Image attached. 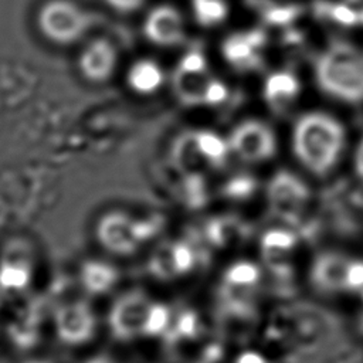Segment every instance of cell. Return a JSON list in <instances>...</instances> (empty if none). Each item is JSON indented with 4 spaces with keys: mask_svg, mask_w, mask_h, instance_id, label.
Masks as SVG:
<instances>
[{
    "mask_svg": "<svg viewBox=\"0 0 363 363\" xmlns=\"http://www.w3.org/2000/svg\"><path fill=\"white\" fill-rule=\"evenodd\" d=\"M320 86L329 94L346 99H363V55L347 44L333 45L318 62Z\"/></svg>",
    "mask_w": 363,
    "mask_h": 363,
    "instance_id": "cell-2",
    "label": "cell"
},
{
    "mask_svg": "<svg viewBox=\"0 0 363 363\" xmlns=\"http://www.w3.org/2000/svg\"><path fill=\"white\" fill-rule=\"evenodd\" d=\"M197 20L201 24H214L225 18L227 6L223 0H194Z\"/></svg>",
    "mask_w": 363,
    "mask_h": 363,
    "instance_id": "cell-22",
    "label": "cell"
},
{
    "mask_svg": "<svg viewBox=\"0 0 363 363\" xmlns=\"http://www.w3.org/2000/svg\"><path fill=\"white\" fill-rule=\"evenodd\" d=\"M54 328L58 339L69 346L89 342L96 330V318L85 301L62 303L54 313Z\"/></svg>",
    "mask_w": 363,
    "mask_h": 363,
    "instance_id": "cell-6",
    "label": "cell"
},
{
    "mask_svg": "<svg viewBox=\"0 0 363 363\" xmlns=\"http://www.w3.org/2000/svg\"><path fill=\"white\" fill-rule=\"evenodd\" d=\"M294 146L306 167L322 174L335 164L340 153L343 129L326 115H306L296 125Z\"/></svg>",
    "mask_w": 363,
    "mask_h": 363,
    "instance_id": "cell-1",
    "label": "cell"
},
{
    "mask_svg": "<svg viewBox=\"0 0 363 363\" xmlns=\"http://www.w3.org/2000/svg\"><path fill=\"white\" fill-rule=\"evenodd\" d=\"M259 278V271L254 264L238 262L228 268L225 274V281L230 286L245 288L255 284Z\"/></svg>",
    "mask_w": 363,
    "mask_h": 363,
    "instance_id": "cell-21",
    "label": "cell"
},
{
    "mask_svg": "<svg viewBox=\"0 0 363 363\" xmlns=\"http://www.w3.org/2000/svg\"><path fill=\"white\" fill-rule=\"evenodd\" d=\"M162 81L163 72L152 61H139L129 72V82L139 92H153L160 86Z\"/></svg>",
    "mask_w": 363,
    "mask_h": 363,
    "instance_id": "cell-16",
    "label": "cell"
},
{
    "mask_svg": "<svg viewBox=\"0 0 363 363\" xmlns=\"http://www.w3.org/2000/svg\"><path fill=\"white\" fill-rule=\"evenodd\" d=\"M346 286L362 288L363 286V262H350L347 268Z\"/></svg>",
    "mask_w": 363,
    "mask_h": 363,
    "instance_id": "cell-31",
    "label": "cell"
},
{
    "mask_svg": "<svg viewBox=\"0 0 363 363\" xmlns=\"http://www.w3.org/2000/svg\"><path fill=\"white\" fill-rule=\"evenodd\" d=\"M85 363H115L112 359L106 357V356H96V357H92L89 360H86Z\"/></svg>",
    "mask_w": 363,
    "mask_h": 363,
    "instance_id": "cell-35",
    "label": "cell"
},
{
    "mask_svg": "<svg viewBox=\"0 0 363 363\" xmlns=\"http://www.w3.org/2000/svg\"><path fill=\"white\" fill-rule=\"evenodd\" d=\"M255 189V182L250 176H237L224 186V194L233 199H245Z\"/></svg>",
    "mask_w": 363,
    "mask_h": 363,
    "instance_id": "cell-25",
    "label": "cell"
},
{
    "mask_svg": "<svg viewBox=\"0 0 363 363\" xmlns=\"http://www.w3.org/2000/svg\"><path fill=\"white\" fill-rule=\"evenodd\" d=\"M26 363H50V362H45V360H28Z\"/></svg>",
    "mask_w": 363,
    "mask_h": 363,
    "instance_id": "cell-36",
    "label": "cell"
},
{
    "mask_svg": "<svg viewBox=\"0 0 363 363\" xmlns=\"http://www.w3.org/2000/svg\"><path fill=\"white\" fill-rule=\"evenodd\" d=\"M208 79L203 72H189L179 69L174 77V88L180 99L186 104L204 102Z\"/></svg>",
    "mask_w": 363,
    "mask_h": 363,
    "instance_id": "cell-15",
    "label": "cell"
},
{
    "mask_svg": "<svg viewBox=\"0 0 363 363\" xmlns=\"http://www.w3.org/2000/svg\"><path fill=\"white\" fill-rule=\"evenodd\" d=\"M81 284L88 294L104 295L109 292L119 279L118 269L102 261H85L81 267Z\"/></svg>",
    "mask_w": 363,
    "mask_h": 363,
    "instance_id": "cell-13",
    "label": "cell"
},
{
    "mask_svg": "<svg viewBox=\"0 0 363 363\" xmlns=\"http://www.w3.org/2000/svg\"><path fill=\"white\" fill-rule=\"evenodd\" d=\"M118 62L115 47L105 40L91 43L79 58L82 74L94 81H105L111 77Z\"/></svg>",
    "mask_w": 363,
    "mask_h": 363,
    "instance_id": "cell-9",
    "label": "cell"
},
{
    "mask_svg": "<svg viewBox=\"0 0 363 363\" xmlns=\"http://www.w3.org/2000/svg\"><path fill=\"white\" fill-rule=\"evenodd\" d=\"M262 43L264 34L258 30L245 34H235L225 40L223 44V52L233 65L240 68H251L258 64L255 48Z\"/></svg>",
    "mask_w": 363,
    "mask_h": 363,
    "instance_id": "cell-11",
    "label": "cell"
},
{
    "mask_svg": "<svg viewBox=\"0 0 363 363\" xmlns=\"http://www.w3.org/2000/svg\"><path fill=\"white\" fill-rule=\"evenodd\" d=\"M299 14L298 6H272L264 13V17L271 24H288Z\"/></svg>",
    "mask_w": 363,
    "mask_h": 363,
    "instance_id": "cell-26",
    "label": "cell"
},
{
    "mask_svg": "<svg viewBox=\"0 0 363 363\" xmlns=\"http://www.w3.org/2000/svg\"><path fill=\"white\" fill-rule=\"evenodd\" d=\"M225 98H227V88L224 86V84L218 81H210L207 85L204 102L218 104V102H223Z\"/></svg>",
    "mask_w": 363,
    "mask_h": 363,
    "instance_id": "cell-30",
    "label": "cell"
},
{
    "mask_svg": "<svg viewBox=\"0 0 363 363\" xmlns=\"http://www.w3.org/2000/svg\"><path fill=\"white\" fill-rule=\"evenodd\" d=\"M146 34L157 44H174L183 38L180 14L172 7H159L146 21Z\"/></svg>",
    "mask_w": 363,
    "mask_h": 363,
    "instance_id": "cell-10",
    "label": "cell"
},
{
    "mask_svg": "<svg viewBox=\"0 0 363 363\" xmlns=\"http://www.w3.org/2000/svg\"><path fill=\"white\" fill-rule=\"evenodd\" d=\"M197 328V319L196 315L191 312H186L179 318L177 322V330L182 336H193Z\"/></svg>",
    "mask_w": 363,
    "mask_h": 363,
    "instance_id": "cell-32",
    "label": "cell"
},
{
    "mask_svg": "<svg viewBox=\"0 0 363 363\" xmlns=\"http://www.w3.org/2000/svg\"><path fill=\"white\" fill-rule=\"evenodd\" d=\"M309 191L306 186L294 174L279 172L274 176L268 187V197L272 210L284 217L295 216L306 203Z\"/></svg>",
    "mask_w": 363,
    "mask_h": 363,
    "instance_id": "cell-8",
    "label": "cell"
},
{
    "mask_svg": "<svg viewBox=\"0 0 363 363\" xmlns=\"http://www.w3.org/2000/svg\"><path fill=\"white\" fill-rule=\"evenodd\" d=\"M296 242V238L292 233L284 230H271L262 237L264 251H277L288 252Z\"/></svg>",
    "mask_w": 363,
    "mask_h": 363,
    "instance_id": "cell-24",
    "label": "cell"
},
{
    "mask_svg": "<svg viewBox=\"0 0 363 363\" xmlns=\"http://www.w3.org/2000/svg\"><path fill=\"white\" fill-rule=\"evenodd\" d=\"M169 322H170V311L167 309V306L153 302L147 315L145 335L146 336L162 335L167 329Z\"/></svg>",
    "mask_w": 363,
    "mask_h": 363,
    "instance_id": "cell-23",
    "label": "cell"
},
{
    "mask_svg": "<svg viewBox=\"0 0 363 363\" xmlns=\"http://www.w3.org/2000/svg\"><path fill=\"white\" fill-rule=\"evenodd\" d=\"M194 135H196V142L201 155L214 163H221L227 153L225 142L217 135L207 130H201Z\"/></svg>",
    "mask_w": 363,
    "mask_h": 363,
    "instance_id": "cell-19",
    "label": "cell"
},
{
    "mask_svg": "<svg viewBox=\"0 0 363 363\" xmlns=\"http://www.w3.org/2000/svg\"><path fill=\"white\" fill-rule=\"evenodd\" d=\"M150 233L147 224L138 223L122 213L106 214L101 218L96 227V237L101 245L118 255L135 252Z\"/></svg>",
    "mask_w": 363,
    "mask_h": 363,
    "instance_id": "cell-5",
    "label": "cell"
},
{
    "mask_svg": "<svg viewBox=\"0 0 363 363\" xmlns=\"http://www.w3.org/2000/svg\"><path fill=\"white\" fill-rule=\"evenodd\" d=\"M204 68H206L204 57L199 51H191L182 60L179 69L189 71V72H204Z\"/></svg>",
    "mask_w": 363,
    "mask_h": 363,
    "instance_id": "cell-29",
    "label": "cell"
},
{
    "mask_svg": "<svg viewBox=\"0 0 363 363\" xmlns=\"http://www.w3.org/2000/svg\"><path fill=\"white\" fill-rule=\"evenodd\" d=\"M356 169H357V173L362 176L363 179V140L359 146V150H357V156H356Z\"/></svg>",
    "mask_w": 363,
    "mask_h": 363,
    "instance_id": "cell-34",
    "label": "cell"
},
{
    "mask_svg": "<svg viewBox=\"0 0 363 363\" xmlns=\"http://www.w3.org/2000/svg\"><path fill=\"white\" fill-rule=\"evenodd\" d=\"M349 264L343 257L336 254H323L313 267V281L325 291H336L346 286Z\"/></svg>",
    "mask_w": 363,
    "mask_h": 363,
    "instance_id": "cell-12",
    "label": "cell"
},
{
    "mask_svg": "<svg viewBox=\"0 0 363 363\" xmlns=\"http://www.w3.org/2000/svg\"><path fill=\"white\" fill-rule=\"evenodd\" d=\"M150 271L160 279H169L177 275L173 259V244L160 245L150 258Z\"/></svg>",
    "mask_w": 363,
    "mask_h": 363,
    "instance_id": "cell-18",
    "label": "cell"
},
{
    "mask_svg": "<svg viewBox=\"0 0 363 363\" xmlns=\"http://www.w3.org/2000/svg\"><path fill=\"white\" fill-rule=\"evenodd\" d=\"M231 147L247 162H258L269 157L275 149L272 132L261 122L241 123L231 136Z\"/></svg>",
    "mask_w": 363,
    "mask_h": 363,
    "instance_id": "cell-7",
    "label": "cell"
},
{
    "mask_svg": "<svg viewBox=\"0 0 363 363\" xmlns=\"http://www.w3.org/2000/svg\"><path fill=\"white\" fill-rule=\"evenodd\" d=\"M31 281V267L26 258L4 257L0 262V288L7 292H20Z\"/></svg>",
    "mask_w": 363,
    "mask_h": 363,
    "instance_id": "cell-14",
    "label": "cell"
},
{
    "mask_svg": "<svg viewBox=\"0 0 363 363\" xmlns=\"http://www.w3.org/2000/svg\"><path fill=\"white\" fill-rule=\"evenodd\" d=\"M38 23L45 37L54 40V43L68 44L84 35L89 18L86 13L72 1L51 0L43 6Z\"/></svg>",
    "mask_w": 363,
    "mask_h": 363,
    "instance_id": "cell-3",
    "label": "cell"
},
{
    "mask_svg": "<svg viewBox=\"0 0 363 363\" xmlns=\"http://www.w3.org/2000/svg\"><path fill=\"white\" fill-rule=\"evenodd\" d=\"M299 91L296 78L288 72L272 74L265 84V98L274 105L292 99Z\"/></svg>",
    "mask_w": 363,
    "mask_h": 363,
    "instance_id": "cell-17",
    "label": "cell"
},
{
    "mask_svg": "<svg viewBox=\"0 0 363 363\" xmlns=\"http://www.w3.org/2000/svg\"><path fill=\"white\" fill-rule=\"evenodd\" d=\"M152 301L142 291H129L112 303L108 313V326L118 340H132L145 335Z\"/></svg>",
    "mask_w": 363,
    "mask_h": 363,
    "instance_id": "cell-4",
    "label": "cell"
},
{
    "mask_svg": "<svg viewBox=\"0 0 363 363\" xmlns=\"http://www.w3.org/2000/svg\"><path fill=\"white\" fill-rule=\"evenodd\" d=\"M235 363H267V360L255 352H245L241 356H238Z\"/></svg>",
    "mask_w": 363,
    "mask_h": 363,
    "instance_id": "cell-33",
    "label": "cell"
},
{
    "mask_svg": "<svg viewBox=\"0 0 363 363\" xmlns=\"http://www.w3.org/2000/svg\"><path fill=\"white\" fill-rule=\"evenodd\" d=\"M323 11L328 13V16L345 26H353L356 23H360V13L352 10L350 7L345 4H330L326 7H322Z\"/></svg>",
    "mask_w": 363,
    "mask_h": 363,
    "instance_id": "cell-27",
    "label": "cell"
},
{
    "mask_svg": "<svg viewBox=\"0 0 363 363\" xmlns=\"http://www.w3.org/2000/svg\"><path fill=\"white\" fill-rule=\"evenodd\" d=\"M204 156L201 155L197 142L196 135H184L177 146H176V160L180 167L184 170H189L191 167H197Z\"/></svg>",
    "mask_w": 363,
    "mask_h": 363,
    "instance_id": "cell-20",
    "label": "cell"
},
{
    "mask_svg": "<svg viewBox=\"0 0 363 363\" xmlns=\"http://www.w3.org/2000/svg\"><path fill=\"white\" fill-rule=\"evenodd\" d=\"M173 259H174L177 274H183V272L189 271L194 264L193 251L184 242L173 244Z\"/></svg>",
    "mask_w": 363,
    "mask_h": 363,
    "instance_id": "cell-28",
    "label": "cell"
}]
</instances>
